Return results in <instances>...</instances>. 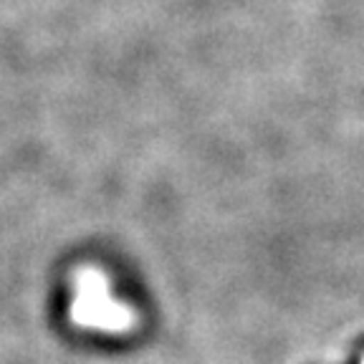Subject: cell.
Masks as SVG:
<instances>
[{
    "instance_id": "obj_1",
    "label": "cell",
    "mask_w": 364,
    "mask_h": 364,
    "mask_svg": "<svg viewBox=\"0 0 364 364\" xmlns=\"http://www.w3.org/2000/svg\"><path fill=\"white\" fill-rule=\"evenodd\" d=\"M71 316L76 324L104 331H124L132 326V314L109 299L104 279L97 273H86L79 279Z\"/></svg>"
}]
</instances>
